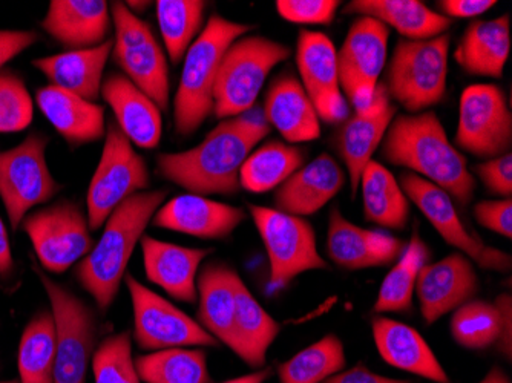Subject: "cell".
Here are the masks:
<instances>
[{
	"mask_svg": "<svg viewBox=\"0 0 512 383\" xmlns=\"http://www.w3.org/2000/svg\"><path fill=\"white\" fill-rule=\"evenodd\" d=\"M289 46L267 37H240L227 48L214 86V114L234 118L255 108L270 71L289 59Z\"/></svg>",
	"mask_w": 512,
	"mask_h": 383,
	"instance_id": "obj_6",
	"label": "cell"
},
{
	"mask_svg": "<svg viewBox=\"0 0 512 383\" xmlns=\"http://www.w3.org/2000/svg\"><path fill=\"white\" fill-rule=\"evenodd\" d=\"M143 266L146 278L184 304L198 301L197 279L201 262L212 249H189L143 236Z\"/></svg>",
	"mask_w": 512,
	"mask_h": 383,
	"instance_id": "obj_21",
	"label": "cell"
},
{
	"mask_svg": "<svg viewBox=\"0 0 512 383\" xmlns=\"http://www.w3.org/2000/svg\"><path fill=\"white\" fill-rule=\"evenodd\" d=\"M477 177L486 189L500 197L509 198L512 194V154L491 158L485 163L477 164Z\"/></svg>",
	"mask_w": 512,
	"mask_h": 383,
	"instance_id": "obj_45",
	"label": "cell"
},
{
	"mask_svg": "<svg viewBox=\"0 0 512 383\" xmlns=\"http://www.w3.org/2000/svg\"><path fill=\"white\" fill-rule=\"evenodd\" d=\"M270 129L264 112L252 108L223 120L189 151L157 155V174L192 195L237 194L244 161Z\"/></svg>",
	"mask_w": 512,
	"mask_h": 383,
	"instance_id": "obj_1",
	"label": "cell"
},
{
	"mask_svg": "<svg viewBox=\"0 0 512 383\" xmlns=\"http://www.w3.org/2000/svg\"><path fill=\"white\" fill-rule=\"evenodd\" d=\"M322 383H413L410 380L390 379V377L381 376L375 371L368 370L364 365L350 368V370L339 371L335 376L325 380Z\"/></svg>",
	"mask_w": 512,
	"mask_h": 383,
	"instance_id": "obj_49",
	"label": "cell"
},
{
	"mask_svg": "<svg viewBox=\"0 0 512 383\" xmlns=\"http://www.w3.org/2000/svg\"><path fill=\"white\" fill-rule=\"evenodd\" d=\"M203 0H158L155 2L158 27L172 65L184 59L203 27Z\"/></svg>",
	"mask_w": 512,
	"mask_h": 383,
	"instance_id": "obj_39",
	"label": "cell"
},
{
	"mask_svg": "<svg viewBox=\"0 0 512 383\" xmlns=\"http://www.w3.org/2000/svg\"><path fill=\"white\" fill-rule=\"evenodd\" d=\"M345 14L371 17L393 28L407 40H428L442 36L451 20L419 0H353Z\"/></svg>",
	"mask_w": 512,
	"mask_h": 383,
	"instance_id": "obj_31",
	"label": "cell"
},
{
	"mask_svg": "<svg viewBox=\"0 0 512 383\" xmlns=\"http://www.w3.org/2000/svg\"><path fill=\"white\" fill-rule=\"evenodd\" d=\"M50 298L56 321L54 383H86L99 338V321L91 305L34 267Z\"/></svg>",
	"mask_w": 512,
	"mask_h": 383,
	"instance_id": "obj_7",
	"label": "cell"
},
{
	"mask_svg": "<svg viewBox=\"0 0 512 383\" xmlns=\"http://www.w3.org/2000/svg\"><path fill=\"white\" fill-rule=\"evenodd\" d=\"M404 250L402 239L382 230L356 226L336 207L330 212L327 255L336 266L347 270L387 267L398 261Z\"/></svg>",
	"mask_w": 512,
	"mask_h": 383,
	"instance_id": "obj_19",
	"label": "cell"
},
{
	"mask_svg": "<svg viewBox=\"0 0 512 383\" xmlns=\"http://www.w3.org/2000/svg\"><path fill=\"white\" fill-rule=\"evenodd\" d=\"M378 353L391 367L436 383H451L430 345L419 331L404 322L375 318L371 322Z\"/></svg>",
	"mask_w": 512,
	"mask_h": 383,
	"instance_id": "obj_26",
	"label": "cell"
},
{
	"mask_svg": "<svg viewBox=\"0 0 512 383\" xmlns=\"http://www.w3.org/2000/svg\"><path fill=\"white\" fill-rule=\"evenodd\" d=\"M138 376L145 383H212L206 351L171 348L135 359Z\"/></svg>",
	"mask_w": 512,
	"mask_h": 383,
	"instance_id": "obj_38",
	"label": "cell"
},
{
	"mask_svg": "<svg viewBox=\"0 0 512 383\" xmlns=\"http://www.w3.org/2000/svg\"><path fill=\"white\" fill-rule=\"evenodd\" d=\"M22 227L33 244L40 266L54 275H62L82 261L96 244L89 229L88 215L73 201H59L30 213Z\"/></svg>",
	"mask_w": 512,
	"mask_h": 383,
	"instance_id": "obj_11",
	"label": "cell"
},
{
	"mask_svg": "<svg viewBox=\"0 0 512 383\" xmlns=\"http://www.w3.org/2000/svg\"><path fill=\"white\" fill-rule=\"evenodd\" d=\"M240 275L224 262H207L198 273V324L230 348Z\"/></svg>",
	"mask_w": 512,
	"mask_h": 383,
	"instance_id": "obj_29",
	"label": "cell"
},
{
	"mask_svg": "<svg viewBox=\"0 0 512 383\" xmlns=\"http://www.w3.org/2000/svg\"><path fill=\"white\" fill-rule=\"evenodd\" d=\"M111 56L115 65L122 69L123 76L145 92L161 111L169 108L168 60L155 36L131 46H114Z\"/></svg>",
	"mask_w": 512,
	"mask_h": 383,
	"instance_id": "obj_33",
	"label": "cell"
},
{
	"mask_svg": "<svg viewBox=\"0 0 512 383\" xmlns=\"http://www.w3.org/2000/svg\"><path fill=\"white\" fill-rule=\"evenodd\" d=\"M34 102L17 74L0 71V134L25 131L33 122Z\"/></svg>",
	"mask_w": 512,
	"mask_h": 383,
	"instance_id": "obj_43",
	"label": "cell"
},
{
	"mask_svg": "<svg viewBox=\"0 0 512 383\" xmlns=\"http://www.w3.org/2000/svg\"><path fill=\"white\" fill-rule=\"evenodd\" d=\"M359 187L365 220L385 229L402 230L410 220V201L401 184L384 164L371 160L362 172Z\"/></svg>",
	"mask_w": 512,
	"mask_h": 383,
	"instance_id": "obj_34",
	"label": "cell"
},
{
	"mask_svg": "<svg viewBox=\"0 0 512 383\" xmlns=\"http://www.w3.org/2000/svg\"><path fill=\"white\" fill-rule=\"evenodd\" d=\"M450 36L401 39L388 63L384 83L390 99L410 114L439 105L447 92Z\"/></svg>",
	"mask_w": 512,
	"mask_h": 383,
	"instance_id": "obj_5",
	"label": "cell"
},
{
	"mask_svg": "<svg viewBox=\"0 0 512 383\" xmlns=\"http://www.w3.org/2000/svg\"><path fill=\"white\" fill-rule=\"evenodd\" d=\"M396 114L398 106L391 103L384 83H379L370 105L345 118L339 126L336 148L347 167L353 198L358 192L365 166L373 160L371 157L381 146Z\"/></svg>",
	"mask_w": 512,
	"mask_h": 383,
	"instance_id": "obj_17",
	"label": "cell"
},
{
	"mask_svg": "<svg viewBox=\"0 0 512 383\" xmlns=\"http://www.w3.org/2000/svg\"><path fill=\"white\" fill-rule=\"evenodd\" d=\"M264 117L287 143H307L321 137L318 112L299 79L286 73L276 77L264 100Z\"/></svg>",
	"mask_w": 512,
	"mask_h": 383,
	"instance_id": "obj_27",
	"label": "cell"
},
{
	"mask_svg": "<svg viewBox=\"0 0 512 383\" xmlns=\"http://www.w3.org/2000/svg\"><path fill=\"white\" fill-rule=\"evenodd\" d=\"M341 7L339 0H278L276 10L287 22L302 25H330L336 11Z\"/></svg>",
	"mask_w": 512,
	"mask_h": 383,
	"instance_id": "obj_44",
	"label": "cell"
},
{
	"mask_svg": "<svg viewBox=\"0 0 512 383\" xmlns=\"http://www.w3.org/2000/svg\"><path fill=\"white\" fill-rule=\"evenodd\" d=\"M125 284L131 296L134 339L138 348L154 353L171 348H215L220 345L198 321L129 273H126Z\"/></svg>",
	"mask_w": 512,
	"mask_h": 383,
	"instance_id": "obj_12",
	"label": "cell"
},
{
	"mask_svg": "<svg viewBox=\"0 0 512 383\" xmlns=\"http://www.w3.org/2000/svg\"><path fill=\"white\" fill-rule=\"evenodd\" d=\"M480 383H511V380H509V377L506 376L500 368L496 367L493 368L490 373L486 374L485 379Z\"/></svg>",
	"mask_w": 512,
	"mask_h": 383,
	"instance_id": "obj_53",
	"label": "cell"
},
{
	"mask_svg": "<svg viewBox=\"0 0 512 383\" xmlns=\"http://www.w3.org/2000/svg\"><path fill=\"white\" fill-rule=\"evenodd\" d=\"M36 102L46 120L73 148L96 143L106 135L105 108L73 92L48 85L36 92Z\"/></svg>",
	"mask_w": 512,
	"mask_h": 383,
	"instance_id": "obj_25",
	"label": "cell"
},
{
	"mask_svg": "<svg viewBox=\"0 0 512 383\" xmlns=\"http://www.w3.org/2000/svg\"><path fill=\"white\" fill-rule=\"evenodd\" d=\"M479 287L473 261L463 253H451L447 258L422 267L414 292L425 322L431 325L476 298Z\"/></svg>",
	"mask_w": 512,
	"mask_h": 383,
	"instance_id": "obj_18",
	"label": "cell"
},
{
	"mask_svg": "<svg viewBox=\"0 0 512 383\" xmlns=\"http://www.w3.org/2000/svg\"><path fill=\"white\" fill-rule=\"evenodd\" d=\"M112 48L114 42L106 40L96 48L65 51L56 56L33 60V66L50 80V85L96 103L102 95L103 73Z\"/></svg>",
	"mask_w": 512,
	"mask_h": 383,
	"instance_id": "obj_28",
	"label": "cell"
},
{
	"mask_svg": "<svg viewBox=\"0 0 512 383\" xmlns=\"http://www.w3.org/2000/svg\"><path fill=\"white\" fill-rule=\"evenodd\" d=\"M338 51L330 37L318 31L302 30L296 43V65L302 88L327 125H341L348 117L347 100L338 76Z\"/></svg>",
	"mask_w": 512,
	"mask_h": 383,
	"instance_id": "obj_16",
	"label": "cell"
},
{
	"mask_svg": "<svg viewBox=\"0 0 512 383\" xmlns=\"http://www.w3.org/2000/svg\"><path fill=\"white\" fill-rule=\"evenodd\" d=\"M252 27L214 16L206 23L184 56L183 71L174 97L175 131L194 134L214 112V86L224 53Z\"/></svg>",
	"mask_w": 512,
	"mask_h": 383,
	"instance_id": "obj_4",
	"label": "cell"
},
{
	"mask_svg": "<svg viewBox=\"0 0 512 383\" xmlns=\"http://www.w3.org/2000/svg\"><path fill=\"white\" fill-rule=\"evenodd\" d=\"M250 215L260 232L270 261L267 292H281L309 270H325L327 261L319 255L315 230L309 221L263 206H250Z\"/></svg>",
	"mask_w": 512,
	"mask_h": 383,
	"instance_id": "obj_9",
	"label": "cell"
},
{
	"mask_svg": "<svg viewBox=\"0 0 512 383\" xmlns=\"http://www.w3.org/2000/svg\"><path fill=\"white\" fill-rule=\"evenodd\" d=\"M168 190H145L123 201L109 215L99 241L77 264L76 278L97 308L106 313L119 295L135 246L165 204Z\"/></svg>",
	"mask_w": 512,
	"mask_h": 383,
	"instance_id": "obj_3",
	"label": "cell"
},
{
	"mask_svg": "<svg viewBox=\"0 0 512 383\" xmlns=\"http://www.w3.org/2000/svg\"><path fill=\"white\" fill-rule=\"evenodd\" d=\"M306 149L287 145L284 141L270 140L253 149L240 172V184L252 194H266L278 189L306 163Z\"/></svg>",
	"mask_w": 512,
	"mask_h": 383,
	"instance_id": "obj_35",
	"label": "cell"
},
{
	"mask_svg": "<svg viewBox=\"0 0 512 383\" xmlns=\"http://www.w3.org/2000/svg\"><path fill=\"white\" fill-rule=\"evenodd\" d=\"M398 181L408 201L416 204L417 209L424 213V217L450 246L459 249L482 269L496 272L511 269V256L486 246L479 236L471 233L460 220L453 198L444 189L413 172H404Z\"/></svg>",
	"mask_w": 512,
	"mask_h": 383,
	"instance_id": "obj_14",
	"label": "cell"
},
{
	"mask_svg": "<svg viewBox=\"0 0 512 383\" xmlns=\"http://www.w3.org/2000/svg\"><path fill=\"white\" fill-rule=\"evenodd\" d=\"M272 376L270 368L256 370L255 373L246 374V376L237 377V379L226 380L223 383H264Z\"/></svg>",
	"mask_w": 512,
	"mask_h": 383,
	"instance_id": "obj_52",
	"label": "cell"
},
{
	"mask_svg": "<svg viewBox=\"0 0 512 383\" xmlns=\"http://www.w3.org/2000/svg\"><path fill=\"white\" fill-rule=\"evenodd\" d=\"M244 220L246 212L241 207L188 194L163 204L152 218V223L160 229L200 239H226Z\"/></svg>",
	"mask_w": 512,
	"mask_h": 383,
	"instance_id": "obj_20",
	"label": "cell"
},
{
	"mask_svg": "<svg viewBox=\"0 0 512 383\" xmlns=\"http://www.w3.org/2000/svg\"><path fill=\"white\" fill-rule=\"evenodd\" d=\"M0 383H20L19 380H8V382H0Z\"/></svg>",
	"mask_w": 512,
	"mask_h": 383,
	"instance_id": "obj_54",
	"label": "cell"
},
{
	"mask_svg": "<svg viewBox=\"0 0 512 383\" xmlns=\"http://www.w3.org/2000/svg\"><path fill=\"white\" fill-rule=\"evenodd\" d=\"M56 321L53 311L42 310L23 330L19 344L20 383H54Z\"/></svg>",
	"mask_w": 512,
	"mask_h": 383,
	"instance_id": "obj_36",
	"label": "cell"
},
{
	"mask_svg": "<svg viewBox=\"0 0 512 383\" xmlns=\"http://www.w3.org/2000/svg\"><path fill=\"white\" fill-rule=\"evenodd\" d=\"M430 249L414 230L410 243L405 246L396 266L388 272L379 289L378 299L373 305L375 313H410L413 310V295L417 276L428 264Z\"/></svg>",
	"mask_w": 512,
	"mask_h": 383,
	"instance_id": "obj_37",
	"label": "cell"
},
{
	"mask_svg": "<svg viewBox=\"0 0 512 383\" xmlns=\"http://www.w3.org/2000/svg\"><path fill=\"white\" fill-rule=\"evenodd\" d=\"M39 40L33 30H0V69Z\"/></svg>",
	"mask_w": 512,
	"mask_h": 383,
	"instance_id": "obj_47",
	"label": "cell"
},
{
	"mask_svg": "<svg viewBox=\"0 0 512 383\" xmlns=\"http://www.w3.org/2000/svg\"><path fill=\"white\" fill-rule=\"evenodd\" d=\"M14 261L11 253L10 238L4 220L0 218V276L7 278L13 272Z\"/></svg>",
	"mask_w": 512,
	"mask_h": 383,
	"instance_id": "obj_51",
	"label": "cell"
},
{
	"mask_svg": "<svg viewBox=\"0 0 512 383\" xmlns=\"http://www.w3.org/2000/svg\"><path fill=\"white\" fill-rule=\"evenodd\" d=\"M102 97L115 115V123L132 145L155 149L163 134L161 109L123 74L103 79Z\"/></svg>",
	"mask_w": 512,
	"mask_h": 383,
	"instance_id": "obj_23",
	"label": "cell"
},
{
	"mask_svg": "<svg viewBox=\"0 0 512 383\" xmlns=\"http://www.w3.org/2000/svg\"><path fill=\"white\" fill-rule=\"evenodd\" d=\"M511 50L509 16L494 20H477L463 33L457 46L456 62L465 73L477 77L500 79Z\"/></svg>",
	"mask_w": 512,
	"mask_h": 383,
	"instance_id": "obj_30",
	"label": "cell"
},
{
	"mask_svg": "<svg viewBox=\"0 0 512 383\" xmlns=\"http://www.w3.org/2000/svg\"><path fill=\"white\" fill-rule=\"evenodd\" d=\"M451 334L460 347L467 350H486L503 341L502 310L496 302L471 299L453 311Z\"/></svg>",
	"mask_w": 512,
	"mask_h": 383,
	"instance_id": "obj_40",
	"label": "cell"
},
{
	"mask_svg": "<svg viewBox=\"0 0 512 383\" xmlns=\"http://www.w3.org/2000/svg\"><path fill=\"white\" fill-rule=\"evenodd\" d=\"M474 218L485 229L493 230L505 238H512L511 198L480 201L474 206Z\"/></svg>",
	"mask_w": 512,
	"mask_h": 383,
	"instance_id": "obj_46",
	"label": "cell"
},
{
	"mask_svg": "<svg viewBox=\"0 0 512 383\" xmlns=\"http://www.w3.org/2000/svg\"><path fill=\"white\" fill-rule=\"evenodd\" d=\"M48 143L45 135L31 134L16 148L0 152V198L13 230L62 189L46 163Z\"/></svg>",
	"mask_w": 512,
	"mask_h": 383,
	"instance_id": "obj_10",
	"label": "cell"
},
{
	"mask_svg": "<svg viewBox=\"0 0 512 383\" xmlns=\"http://www.w3.org/2000/svg\"><path fill=\"white\" fill-rule=\"evenodd\" d=\"M496 304L499 305L500 310H502L503 316V341L500 344V351L505 353L508 356V359H511V348H512V302L511 296L509 295H500L497 298Z\"/></svg>",
	"mask_w": 512,
	"mask_h": 383,
	"instance_id": "obj_50",
	"label": "cell"
},
{
	"mask_svg": "<svg viewBox=\"0 0 512 383\" xmlns=\"http://www.w3.org/2000/svg\"><path fill=\"white\" fill-rule=\"evenodd\" d=\"M151 184L148 164L117 123L106 126L105 145L96 172L89 183L86 197V215L89 229L105 226L109 215L123 201L138 192H145Z\"/></svg>",
	"mask_w": 512,
	"mask_h": 383,
	"instance_id": "obj_8",
	"label": "cell"
},
{
	"mask_svg": "<svg viewBox=\"0 0 512 383\" xmlns=\"http://www.w3.org/2000/svg\"><path fill=\"white\" fill-rule=\"evenodd\" d=\"M388 39L390 28L384 23L359 16L338 51L339 85L356 111L373 100L387 60Z\"/></svg>",
	"mask_w": 512,
	"mask_h": 383,
	"instance_id": "obj_15",
	"label": "cell"
},
{
	"mask_svg": "<svg viewBox=\"0 0 512 383\" xmlns=\"http://www.w3.org/2000/svg\"><path fill=\"white\" fill-rule=\"evenodd\" d=\"M345 180L347 178L342 167L332 155H319L278 187L275 194L276 210L293 217H309L341 192Z\"/></svg>",
	"mask_w": 512,
	"mask_h": 383,
	"instance_id": "obj_22",
	"label": "cell"
},
{
	"mask_svg": "<svg viewBox=\"0 0 512 383\" xmlns=\"http://www.w3.org/2000/svg\"><path fill=\"white\" fill-rule=\"evenodd\" d=\"M345 362L341 339L335 334H327L321 341L279 365V383H322L344 370Z\"/></svg>",
	"mask_w": 512,
	"mask_h": 383,
	"instance_id": "obj_41",
	"label": "cell"
},
{
	"mask_svg": "<svg viewBox=\"0 0 512 383\" xmlns=\"http://www.w3.org/2000/svg\"><path fill=\"white\" fill-rule=\"evenodd\" d=\"M91 367L94 383H142L132 357L129 331L103 339L92 356Z\"/></svg>",
	"mask_w": 512,
	"mask_h": 383,
	"instance_id": "obj_42",
	"label": "cell"
},
{
	"mask_svg": "<svg viewBox=\"0 0 512 383\" xmlns=\"http://www.w3.org/2000/svg\"><path fill=\"white\" fill-rule=\"evenodd\" d=\"M456 145L486 160L511 152L512 115L502 88L479 83L462 92Z\"/></svg>",
	"mask_w": 512,
	"mask_h": 383,
	"instance_id": "obj_13",
	"label": "cell"
},
{
	"mask_svg": "<svg viewBox=\"0 0 512 383\" xmlns=\"http://www.w3.org/2000/svg\"><path fill=\"white\" fill-rule=\"evenodd\" d=\"M111 23L106 0H53L42 28L68 51L88 50L109 40Z\"/></svg>",
	"mask_w": 512,
	"mask_h": 383,
	"instance_id": "obj_24",
	"label": "cell"
},
{
	"mask_svg": "<svg viewBox=\"0 0 512 383\" xmlns=\"http://www.w3.org/2000/svg\"><path fill=\"white\" fill-rule=\"evenodd\" d=\"M496 0H442L437 2V7L442 11V16L454 19H471L479 17L496 5Z\"/></svg>",
	"mask_w": 512,
	"mask_h": 383,
	"instance_id": "obj_48",
	"label": "cell"
},
{
	"mask_svg": "<svg viewBox=\"0 0 512 383\" xmlns=\"http://www.w3.org/2000/svg\"><path fill=\"white\" fill-rule=\"evenodd\" d=\"M281 325L253 298L243 279L238 282L235 301L234 331L230 350L244 364L260 370L266 364L267 350L278 338Z\"/></svg>",
	"mask_w": 512,
	"mask_h": 383,
	"instance_id": "obj_32",
	"label": "cell"
},
{
	"mask_svg": "<svg viewBox=\"0 0 512 383\" xmlns=\"http://www.w3.org/2000/svg\"><path fill=\"white\" fill-rule=\"evenodd\" d=\"M382 157L436 184L462 207L473 201L476 178L434 112L396 115L382 140Z\"/></svg>",
	"mask_w": 512,
	"mask_h": 383,
	"instance_id": "obj_2",
	"label": "cell"
}]
</instances>
